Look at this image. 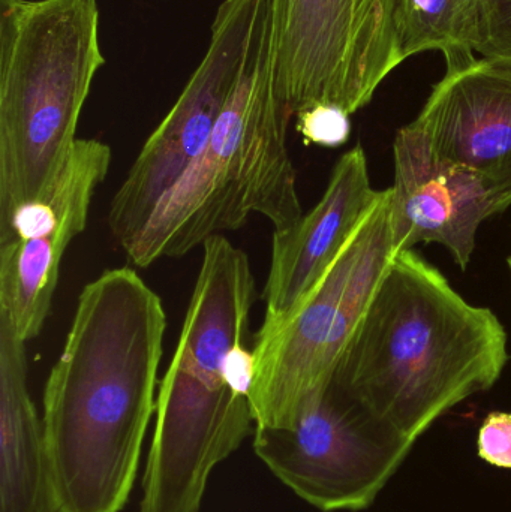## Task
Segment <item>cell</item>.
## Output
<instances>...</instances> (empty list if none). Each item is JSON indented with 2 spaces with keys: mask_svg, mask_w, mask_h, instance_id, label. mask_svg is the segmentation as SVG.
<instances>
[{
  "mask_svg": "<svg viewBox=\"0 0 511 512\" xmlns=\"http://www.w3.org/2000/svg\"><path fill=\"white\" fill-rule=\"evenodd\" d=\"M252 445L285 487L323 512L368 510L414 447L332 381L306 400L293 427L255 429Z\"/></svg>",
  "mask_w": 511,
  "mask_h": 512,
  "instance_id": "obj_8",
  "label": "cell"
},
{
  "mask_svg": "<svg viewBox=\"0 0 511 512\" xmlns=\"http://www.w3.org/2000/svg\"><path fill=\"white\" fill-rule=\"evenodd\" d=\"M507 361L497 315L410 249L390 261L330 381L416 444L450 409L491 390Z\"/></svg>",
  "mask_w": 511,
  "mask_h": 512,
  "instance_id": "obj_2",
  "label": "cell"
},
{
  "mask_svg": "<svg viewBox=\"0 0 511 512\" xmlns=\"http://www.w3.org/2000/svg\"><path fill=\"white\" fill-rule=\"evenodd\" d=\"M167 315L131 267L111 268L78 297L42 396L59 512H122L156 411Z\"/></svg>",
  "mask_w": 511,
  "mask_h": 512,
  "instance_id": "obj_1",
  "label": "cell"
},
{
  "mask_svg": "<svg viewBox=\"0 0 511 512\" xmlns=\"http://www.w3.org/2000/svg\"><path fill=\"white\" fill-rule=\"evenodd\" d=\"M0 512H59L44 423L27 385L26 342L0 318Z\"/></svg>",
  "mask_w": 511,
  "mask_h": 512,
  "instance_id": "obj_14",
  "label": "cell"
},
{
  "mask_svg": "<svg viewBox=\"0 0 511 512\" xmlns=\"http://www.w3.org/2000/svg\"><path fill=\"white\" fill-rule=\"evenodd\" d=\"M111 159L108 144L78 138L53 185L0 231V318L26 343L47 322L63 255L86 230Z\"/></svg>",
  "mask_w": 511,
  "mask_h": 512,
  "instance_id": "obj_10",
  "label": "cell"
},
{
  "mask_svg": "<svg viewBox=\"0 0 511 512\" xmlns=\"http://www.w3.org/2000/svg\"><path fill=\"white\" fill-rule=\"evenodd\" d=\"M476 53L511 62V0H485Z\"/></svg>",
  "mask_w": 511,
  "mask_h": 512,
  "instance_id": "obj_17",
  "label": "cell"
},
{
  "mask_svg": "<svg viewBox=\"0 0 511 512\" xmlns=\"http://www.w3.org/2000/svg\"><path fill=\"white\" fill-rule=\"evenodd\" d=\"M474 54L446 57V75L413 123L435 155L485 182L501 213L511 206V62Z\"/></svg>",
  "mask_w": 511,
  "mask_h": 512,
  "instance_id": "obj_11",
  "label": "cell"
},
{
  "mask_svg": "<svg viewBox=\"0 0 511 512\" xmlns=\"http://www.w3.org/2000/svg\"><path fill=\"white\" fill-rule=\"evenodd\" d=\"M395 258L390 189L296 307L255 334V429H290L306 400L332 378L375 288Z\"/></svg>",
  "mask_w": 511,
  "mask_h": 512,
  "instance_id": "obj_6",
  "label": "cell"
},
{
  "mask_svg": "<svg viewBox=\"0 0 511 512\" xmlns=\"http://www.w3.org/2000/svg\"><path fill=\"white\" fill-rule=\"evenodd\" d=\"M485 0H399L396 15L402 60L425 51L444 57L476 53Z\"/></svg>",
  "mask_w": 511,
  "mask_h": 512,
  "instance_id": "obj_15",
  "label": "cell"
},
{
  "mask_svg": "<svg viewBox=\"0 0 511 512\" xmlns=\"http://www.w3.org/2000/svg\"><path fill=\"white\" fill-rule=\"evenodd\" d=\"M380 197L369 179L362 146L348 150L333 168L323 197L309 213L272 239L261 327L281 322L341 254Z\"/></svg>",
  "mask_w": 511,
  "mask_h": 512,
  "instance_id": "obj_13",
  "label": "cell"
},
{
  "mask_svg": "<svg viewBox=\"0 0 511 512\" xmlns=\"http://www.w3.org/2000/svg\"><path fill=\"white\" fill-rule=\"evenodd\" d=\"M267 11L269 0H222L216 9L203 60L108 207L107 225L120 246L143 227L209 143Z\"/></svg>",
  "mask_w": 511,
  "mask_h": 512,
  "instance_id": "obj_9",
  "label": "cell"
},
{
  "mask_svg": "<svg viewBox=\"0 0 511 512\" xmlns=\"http://www.w3.org/2000/svg\"><path fill=\"white\" fill-rule=\"evenodd\" d=\"M507 264H509L510 277H511V255L509 256V259H507Z\"/></svg>",
  "mask_w": 511,
  "mask_h": 512,
  "instance_id": "obj_19",
  "label": "cell"
},
{
  "mask_svg": "<svg viewBox=\"0 0 511 512\" xmlns=\"http://www.w3.org/2000/svg\"><path fill=\"white\" fill-rule=\"evenodd\" d=\"M255 300L248 255L225 236L207 240L159 382L140 512H200L213 469L254 435V354L246 334Z\"/></svg>",
  "mask_w": 511,
  "mask_h": 512,
  "instance_id": "obj_3",
  "label": "cell"
},
{
  "mask_svg": "<svg viewBox=\"0 0 511 512\" xmlns=\"http://www.w3.org/2000/svg\"><path fill=\"white\" fill-rule=\"evenodd\" d=\"M104 65L96 0H0V231L59 176Z\"/></svg>",
  "mask_w": 511,
  "mask_h": 512,
  "instance_id": "obj_5",
  "label": "cell"
},
{
  "mask_svg": "<svg viewBox=\"0 0 511 512\" xmlns=\"http://www.w3.org/2000/svg\"><path fill=\"white\" fill-rule=\"evenodd\" d=\"M399 0H269L279 99L294 117L317 104L354 114L398 68Z\"/></svg>",
  "mask_w": 511,
  "mask_h": 512,
  "instance_id": "obj_7",
  "label": "cell"
},
{
  "mask_svg": "<svg viewBox=\"0 0 511 512\" xmlns=\"http://www.w3.org/2000/svg\"><path fill=\"white\" fill-rule=\"evenodd\" d=\"M477 454L483 462L511 471V414L491 412L477 435Z\"/></svg>",
  "mask_w": 511,
  "mask_h": 512,
  "instance_id": "obj_18",
  "label": "cell"
},
{
  "mask_svg": "<svg viewBox=\"0 0 511 512\" xmlns=\"http://www.w3.org/2000/svg\"><path fill=\"white\" fill-rule=\"evenodd\" d=\"M395 182L390 189L395 255L414 246H444L465 270L476 251L477 231L498 209L473 171L435 155L414 123L393 144Z\"/></svg>",
  "mask_w": 511,
  "mask_h": 512,
  "instance_id": "obj_12",
  "label": "cell"
},
{
  "mask_svg": "<svg viewBox=\"0 0 511 512\" xmlns=\"http://www.w3.org/2000/svg\"><path fill=\"white\" fill-rule=\"evenodd\" d=\"M291 120L276 92L267 11L209 143L122 246L128 261L147 268L182 258L252 215L275 231L296 224L303 209L287 144Z\"/></svg>",
  "mask_w": 511,
  "mask_h": 512,
  "instance_id": "obj_4",
  "label": "cell"
},
{
  "mask_svg": "<svg viewBox=\"0 0 511 512\" xmlns=\"http://www.w3.org/2000/svg\"><path fill=\"white\" fill-rule=\"evenodd\" d=\"M350 116L338 105L317 104L300 111L294 119L305 144L336 149L350 140Z\"/></svg>",
  "mask_w": 511,
  "mask_h": 512,
  "instance_id": "obj_16",
  "label": "cell"
}]
</instances>
